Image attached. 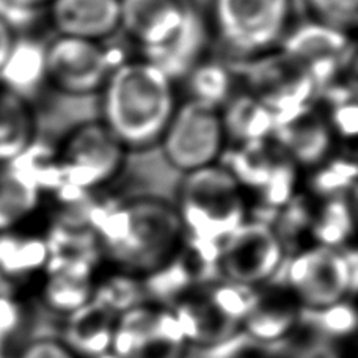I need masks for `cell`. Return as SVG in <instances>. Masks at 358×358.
<instances>
[{"label": "cell", "mask_w": 358, "mask_h": 358, "mask_svg": "<svg viewBox=\"0 0 358 358\" xmlns=\"http://www.w3.org/2000/svg\"><path fill=\"white\" fill-rule=\"evenodd\" d=\"M94 238L117 271L145 278L178 257L184 229L176 208L142 198L96 219Z\"/></svg>", "instance_id": "1"}, {"label": "cell", "mask_w": 358, "mask_h": 358, "mask_svg": "<svg viewBox=\"0 0 358 358\" xmlns=\"http://www.w3.org/2000/svg\"><path fill=\"white\" fill-rule=\"evenodd\" d=\"M104 124L124 148L161 140L176 108L171 80L148 60L123 63L104 84Z\"/></svg>", "instance_id": "2"}, {"label": "cell", "mask_w": 358, "mask_h": 358, "mask_svg": "<svg viewBox=\"0 0 358 358\" xmlns=\"http://www.w3.org/2000/svg\"><path fill=\"white\" fill-rule=\"evenodd\" d=\"M176 210L184 233L200 244L204 261L213 266L217 248L245 222L241 184L215 164L187 173Z\"/></svg>", "instance_id": "3"}, {"label": "cell", "mask_w": 358, "mask_h": 358, "mask_svg": "<svg viewBox=\"0 0 358 358\" xmlns=\"http://www.w3.org/2000/svg\"><path fill=\"white\" fill-rule=\"evenodd\" d=\"M355 257L324 245L296 253L285 267L283 286L305 311H316L349 299L355 291Z\"/></svg>", "instance_id": "4"}, {"label": "cell", "mask_w": 358, "mask_h": 358, "mask_svg": "<svg viewBox=\"0 0 358 358\" xmlns=\"http://www.w3.org/2000/svg\"><path fill=\"white\" fill-rule=\"evenodd\" d=\"M285 264V242L264 222H244L217 248L219 280L241 286H267Z\"/></svg>", "instance_id": "5"}, {"label": "cell", "mask_w": 358, "mask_h": 358, "mask_svg": "<svg viewBox=\"0 0 358 358\" xmlns=\"http://www.w3.org/2000/svg\"><path fill=\"white\" fill-rule=\"evenodd\" d=\"M225 138L219 108L190 99L175 108L161 142L167 161L192 173L215 164Z\"/></svg>", "instance_id": "6"}, {"label": "cell", "mask_w": 358, "mask_h": 358, "mask_svg": "<svg viewBox=\"0 0 358 358\" xmlns=\"http://www.w3.org/2000/svg\"><path fill=\"white\" fill-rule=\"evenodd\" d=\"M291 0H214L217 34L242 55L261 54L283 36Z\"/></svg>", "instance_id": "7"}, {"label": "cell", "mask_w": 358, "mask_h": 358, "mask_svg": "<svg viewBox=\"0 0 358 358\" xmlns=\"http://www.w3.org/2000/svg\"><path fill=\"white\" fill-rule=\"evenodd\" d=\"M189 349L170 306L145 302L118 316L110 352L118 358H185Z\"/></svg>", "instance_id": "8"}, {"label": "cell", "mask_w": 358, "mask_h": 358, "mask_svg": "<svg viewBox=\"0 0 358 358\" xmlns=\"http://www.w3.org/2000/svg\"><path fill=\"white\" fill-rule=\"evenodd\" d=\"M124 146L102 123H88L69 134L57 157L60 179L71 187L88 190L118 173Z\"/></svg>", "instance_id": "9"}, {"label": "cell", "mask_w": 358, "mask_h": 358, "mask_svg": "<svg viewBox=\"0 0 358 358\" xmlns=\"http://www.w3.org/2000/svg\"><path fill=\"white\" fill-rule=\"evenodd\" d=\"M110 73V55L98 41L60 36L46 48V79L65 93H93Z\"/></svg>", "instance_id": "10"}, {"label": "cell", "mask_w": 358, "mask_h": 358, "mask_svg": "<svg viewBox=\"0 0 358 358\" xmlns=\"http://www.w3.org/2000/svg\"><path fill=\"white\" fill-rule=\"evenodd\" d=\"M250 84L255 98L273 113L277 123L303 110L315 88L308 68L285 54L258 62L252 68Z\"/></svg>", "instance_id": "11"}, {"label": "cell", "mask_w": 358, "mask_h": 358, "mask_svg": "<svg viewBox=\"0 0 358 358\" xmlns=\"http://www.w3.org/2000/svg\"><path fill=\"white\" fill-rule=\"evenodd\" d=\"M169 306L178 319L189 348L215 349L241 334V325L227 316L204 287H192Z\"/></svg>", "instance_id": "12"}, {"label": "cell", "mask_w": 358, "mask_h": 358, "mask_svg": "<svg viewBox=\"0 0 358 358\" xmlns=\"http://www.w3.org/2000/svg\"><path fill=\"white\" fill-rule=\"evenodd\" d=\"M303 313L305 310L285 286H263L241 325V334L266 346L278 344L296 334L303 322Z\"/></svg>", "instance_id": "13"}, {"label": "cell", "mask_w": 358, "mask_h": 358, "mask_svg": "<svg viewBox=\"0 0 358 358\" xmlns=\"http://www.w3.org/2000/svg\"><path fill=\"white\" fill-rule=\"evenodd\" d=\"M187 8L181 0H120V29L146 52L175 34Z\"/></svg>", "instance_id": "14"}, {"label": "cell", "mask_w": 358, "mask_h": 358, "mask_svg": "<svg viewBox=\"0 0 358 358\" xmlns=\"http://www.w3.org/2000/svg\"><path fill=\"white\" fill-rule=\"evenodd\" d=\"M94 264L49 259L41 286V302L48 311L66 317L93 299Z\"/></svg>", "instance_id": "15"}, {"label": "cell", "mask_w": 358, "mask_h": 358, "mask_svg": "<svg viewBox=\"0 0 358 358\" xmlns=\"http://www.w3.org/2000/svg\"><path fill=\"white\" fill-rule=\"evenodd\" d=\"M50 21L60 36L99 41L120 27V0H52Z\"/></svg>", "instance_id": "16"}, {"label": "cell", "mask_w": 358, "mask_h": 358, "mask_svg": "<svg viewBox=\"0 0 358 358\" xmlns=\"http://www.w3.org/2000/svg\"><path fill=\"white\" fill-rule=\"evenodd\" d=\"M348 34L321 22L300 25L285 40L283 54L308 68L313 80L331 71L348 52Z\"/></svg>", "instance_id": "17"}, {"label": "cell", "mask_w": 358, "mask_h": 358, "mask_svg": "<svg viewBox=\"0 0 358 358\" xmlns=\"http://www.w3.org/2000/svg\"><path fill=\"white\" fill-rule=\"evenodd\" d=\"M208 46V29L201 16L190 6L185 11L179 29L161 46L146 50V60L157 66L173 82L181 76L190 74L200 65L201 55Z\"/></svg>", "instance_id": "18"}, {"label": "cell", "mask_w": 358, "mask_h": 358, "mask_svg": "<svg viewBox=\"0 0 358 358\" xmlns=\"http://www.w3.org/2000/svg\"><path fill=\"white\" fill-rule=\"evenodd\" d=\"M63 324L62 341L79 358H96L112 350L118 315L92 299Z\"/></svg>", "instance_id": "19"}, {"label": "cell", "mask_w": 358, "mask_h": 358, "mask_svg": "<svg viewBox=\"0 0 358 358\" xmlns=\"http://www.w3.org/2000/svg\"><path fill=\"white\" fill-rule=\"evenodd\" d=\"M49 263L46 241L10 231L0 233V289L13 291L44 273Z\"/></svg>", "instance_id": "20"}, {"label": "cell", "mask_w": 358, "mask_h": 358, "mask_svg": "<svg viewBox=\"0 0 358 358\" xmlns=\"http://www.w3.org/2000/svg\"><path fill=\"white\" fill-rule=\"evenodd\" d=\"M280 143L300 164H316L327 155L331 143L329 126L303 108L275 126Z\"/></svg>", "instance_id": "21"}, {"label": "cell", "mask_w": 358, "mask_h": 358, "mask_svg": "<svg viewBox=\"0 0 358 358\" xmlns=\"http://www.w3.org/2000/svg\"><path fill=\"white\" fill-rule=\"evenodd\" d=\"M35 136V118L27 98L0 87V165L24 155Z\"/></svg>", "instance_id": "22"}, {"label": "cell", "mask_w": 358, "mask_h": 358, "mask_svg": "<svg viewBox=\"0 0 358 358\" xmlns=\"http://www.w3.org/2000/svg\"><path fill=\"white\" fill-rule=\"evenodd\" d=\"M222 123L225 136L242 145L264 142L277 126L273 113L253 94L236 96L229 101Z\"/></svg>", "instance_id": "23"}, {"label": "cell", "mask_w": 358, "mask_h": 358, "mask_svg": "<svg viewBox=\"0 0 358 358\" xmlns=\"http://www.w3.org/2000/svg\"><path fill=\"white\" fill-rule=\"evenodd\" d=\"M0 79L2 87L25 98L46 79V48L31 40H15Z\"/></svg>", "instance_id": "24"}, {"label": "cell", "mask_w": 358, "mask_h": 358, "mask_svg": "<svg viewBox=\"0 0 358 358\" xmlns=\"http://www.w3.org/2000/svg\"><path fill=\"white\" fill-rule=\"evenodd\" d=\"M41 189L34 179L11 164L0 170V233L34 213Z\"/></svg>", "instance_id": "25"}, {"label": "cell", "mask_w": 358, "mask_h": 358, "mask_svg": "<svg viewBox=\"0 0 358 358\" xmlns=\"http://www.w3.org/2000/svg\"><path fill=\"white\" fill-rule=\"evenodd\" d=\"M93 299L117 313L118 316L148 302L143 280L121 271L96 280Z\"/></svg>", "instance_id": "26"}, {"label": "cell", "mask_w": 358, "mask_h": 358, "mask_svg": "<svg viewBox=\"0 0 358 358\" xmlns=\"http://www.w3.org/2000/svg\"><path fill=\"white\" fill-rule=\"evenodd\" d=\"M27 324V306L15 291L0 289V358H15Z\"/></svg>", "instance_id": "27"}, {"label": "cell", "mask_w": 358, "mask_h": 358, "mask_svg": "<svg viewBox=\"0 0 358 358\" xmlns=\"http://www.w3.org/2000/svg\"><path fill=\"white\" fill-rule=\"evenodd\" d=\"M192 99L219 108L231 92V79L220 63H200L190 71Z\"/></svg>", "instance_id": "28"}, {"label": "cell", "mask_w": 358, "mask_h": 358, "mask_svg": "<svg viewBox=\"0 0 358 358\" xmlns=\"http://www.w3.org/2000/svg\"><path fill=\"white\" fill-rule=\"evenodd\" d=\"M305 317H310L315 329L325 340L340 341L354 336L357 331V310L349 299L325 306L316 311H305Z\"/></svg>", "instance_id": "29"}, {"label": "cell", "mask_w": 358, "mask_h": 358, "mask_svg": "<svg viewBox=\"0 0 358 358\" xmlns=\"http://www.w3.org/2000/svg\"><path fill=\"white\" fill-rule=\"evenodd\" d=\"M350 231H352V219L346 204L341 201L330 203L319 215L315 225L316 245L340 248L343 242L348 241Z\"/></svg>", "instance_id": "30"}, {"label": "cell", "mask_w": 358, "mask_h": 358, "mask_svg": "<svg viewBox=\"0 0 358 358\" xmlns=\"http://www.w3.org/2000/svg\"><path fill=\"white\" fill-rule=\"evenodd\" d=\"M316 21L348 34L355 27L358 0H308Z\"/></svg>", "instance_id": "31"}, {"label": "cell", "mask_w": 358, "mask_h": 358, "mask_svg": "<svg viewBox=\"0 0 358 358\" xmlns=\"http://www.w3.org/2000/svg\"><path fill=\"white\" fill-rule=\"evenodd\" d=\"M15 358H79L69 349L62 338L41 336L25 341Z\"/></svg>", "instance_id": "32"}, {"label": "cell", "mask_w": 358, "mask_h": 358, "mask_svg": "<svg viewBox=\"0 0 358 358\" xmlns=\"http://www.w3.org/2000/svg\"><path fill=\"white\" fill-rule=\"evenodd\" d=\"M354 175H355L354 167H349L348 164H340V165H336L335 170L329 169L319 175V178H317L319 189L334 192L338 187L348 185V181L349 179H352Z\"/></svg>", "instance_id": "33"}, {"label": "cell", "mask_w": 358, "mask_h": 358, "mask_svg": "<svg viewBox=\"0 0 358 358\" xmlns=\"http://www.w3.org/2000/svg\"><path fill=\"white\" fill-rule=\"evenodd\" d=\"M335 126L343 134H355L357 129V107L354 102L344 104L335 113Z\"/></svg>", "instance_id": "34"}, {"label": "cell", "mask_w": 358, "mask_h": 358, "mask_svg": "<svg viewBox=\"0 0 358 358\" xmlns=\"http://www.w3.org/2000/svg\"><path fill=\"white\" fill-rule=\"evenodd\" d=\"M15 30L0 16V69H2L6 57H8L13 44H15Z\"/></svg>", "instance_id": "35"}, {"label": "cell", "mask_w": 358, "mask_h": 358, "mask_svg": "<svg viewBox=\"0 0 358 358\" xmlns=\"http://www.w3.org/2000/svg\"><path fill=\"white\" fill-rule=\"evenodd\" d=\"M300 358H340L330 346H316L300 357Z\"/></svg>", "instance_id": "36"}, {"label": "cell", "mask_w": 358, "mask_h": 358, "mask_svg": "<svg viewBox=\"0 0 358 358\" xmlns=\"http://www.w3.org/2000/svg\"><path fill=\"white\" fill-rule=\"evenodd\" d=\"M6 2H10L16 6H21V8H25V10H35L36 6L50 3L52 0H6Z\"/></svg>", "instance_id": "37"}, {"label": "cell", "mask_w": 358, "mask_h": 358, "mask_svg": "<svg viewBox=\"0 0 358 358\" xmlns=\"http://www.w3.org/2000/svg\"><path fill=\"white\" fill-rule=\"evenodd\" d=\"M96 358H118V357H115L112 352H108V354H104V355H101V357H96Z\"/></svg>", "instance_id": "38"}]
</instances>
